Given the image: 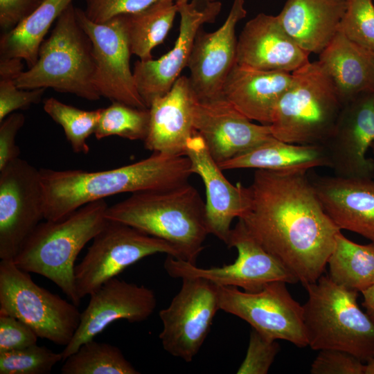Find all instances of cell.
I'll use <instances>...</instances> for the list:
<instances>
[{
  "mask_svg": "<svg viewBox=\"0 0 374 374\" xmlns=\"http://www.w3.org/2000/svg\"><path fill=\"white\" fill-rule=\"evenodd\" d=\"M239 183L238 219L298 283L317 281L341 230L325 212L308 171L257 169L248 186Z\"/></svg>",
  "mask_w": 374,
  "mask_h": 374,
  "instance_id": "6da1fadb",
  "label": "cell"
},
{
  "mask_svg": "<svg viewBox=\"0 0 374 374\" xmlns=\"http://www.w3.org/2000/svg\"><path fill=\"white\" fill-rule=\"evenodd\" d=\"M45 220L62 219L88 203L121 193L161 190L184 185L193 174L186 155L153 152L115 169H39Z\"/></svg>",
  "mask_w": 374,
  "mask_h": 374,
  "instance_id": "7a4b0ae2",
  "label": "cell"
},
{
  "mask_svg": "<svg viewBox=\"0 0 374 374\" xmlns=\"http://www.w3.org/2000/svg\"><path fill=\"white\" fill-rule=\"evenodd\" d=\"M105 217L169 242L184 260L194 265L209 234L206 203L188 182L166 190L132 193L108 206Z\"/></svg>",
  "mask_w": 374,
  "mask_h": 374,
  "instance_id": "3957f363",
  "label": "cell"
},
{
  "mask_svg": "<svg viewBox=\"0 0 374 374\" xmlns=\"http://www.w3.org/2000/svg\"><path fill=\"white\" fill-rule=\"evenodd\" d=\"M108 207L105 199L81 206L68 216L40 222L12 260L20 269L38 274L58 286L78 306L75 261L84 245L103 228Z\"/></svg>",
  "mask_w": 374,
  "mask_h": 374,
  "instance_id": "277c9868",
  "label": "cell"
},
{
  "mask_svg": "<svg viewBox=\"0 0 374 374\" xmlns=\"http://www.w3.org/2000/svg\"><path fill=\"white\" fill-rule=\"evenodd\" d=\"M303 321L312 350L348 352L366 363L374 357V322L357 303L358 292L322 275L304 286Z\"/></svg>",
  "mask_w": 374,
  "mask_h": 374,
  "instance_id": "5b68a950",
  "label": "cell"
},
{
  "mask_svg": "<svg viewBox=\"0 0 374 374\" xmlns=\"http://www.w3.org/2000/svg\"><path fill=\"white\" fill-rule=\"evenodd\" d=\"M95 70L92 42L80 26L71 3L42 43L35 64L19 74L16 84L22 89L51 88L97 100L101 96L93 84Z\"/></svg>",
  "mask_w": 374,
  "mask_h": 374,
  "instance_id": "8992f818",
  "label": "cell"
},
{
  "mask_svg": "<svg viewBox=\"0 0 374 374\" xmlns=\"http://www.w3.org/2000/svg\"><path fill=\"white\" fill-rule=\"evenodd\" d=\"M292 73L269 125L272 135L291 143L323 145L342 107L335 86L317 61Z\"/></svg>",
  "mask_w": 374,
  "mask_h": 374,
  "instance_id": "52a82bcc",
  "label": "cell"
},
{
  "mask_svg": "<svg viewBox=\"0 0 374 374\" xmlns=\"http://www.w3.org/2000/svg\"><path fill=\"white\" fill-rule=\"evenodd\" d=\"M73 303L39 286L12 260L0 262V313L29 326L39 338L66 346L80 321Z\"/></svg>",
  "mask_w": 374,
  "mask_h": 374,
  "instance_id": "ba28073f",
  "label": "cell"
},
{
  "mask_svg": "<svg viewBox=\"0 0 374 374\" xmlns=\"http://www.w3.org/2000/svg\"><path fill=\"white\" fill-rule=\"evenodd\" d=\"M158 253L183 259L180 251L169 242L107 219L82 261L75 266L78 296L82 299L90 295L127 267Z\"/></svg>",
  "mask_w": 374,
  "mask_h": 374,
  "instance_id": "9c48e42d",
  "label": "cell"
},
{
  "mask_svg": "<svg viewBox=\"0 0 374 374\" xmlns=\"http://www.w3.org/2000/svg\"><path fill=\"white\" fill-rule=\"evenodd\" d=\"M226 245L238 251V257L231 264L202 268L168 255L164 269L175 278L199 277L218 286L235 287L249 292H258L273 281L298 283L287 268L253 237L241 220L238 219L231 229Z\"/></svg>",
  "mask_w": 374,
  "mask_h": 374,
  "instance_id": "30bf717a",
  "label": "cell"
},
{
  "mask_svg": "<svg viewBox=\"0 0 374 374\" xmlns=\"http://www.w3.org/2000/svg\"><path fill=\"white\" fill-rule=\"evenodd\" d=\"M287 284L273 281L256 292L217 285L220 310L245 321L267 338L308 346L303 305L292 297Z\"/></svg>",
  "mask_w": 374,
  "mask_h": 374,
  "instance_id": "8fae6325",
  "label": "cell"
},
{
  "mask_svg": "<svg viewBox=\"0 0 374 374\" xmlns=\"http://www.w3.org/2000/svg\"><path fill=\"white\" fill-rule=\"evenodd\" d=\"M181 280L179 291L159 312L163 325L159 339L167 353L190 362L200 350L220 310L218 287L199 277Z\"/></svg>",
  "mask_w": 374,
  "mask_h": 374,
  "instance_id": "7c38bea8",
  "label": "cell"
},
{
  "mask_svg": "<svg viewBox=\"0 0 374 374\" xmlns=\"http://www.w3.org/2000/svg\"><path fill=\"white\" fill-rule=\"evenodd\" d=\"M44 219L39 170L17 158L0 170V258L13 260Z\"/></svg>",
  "mask_w": 374,
  "mask_h": 374,
  "instance_id": "4fadbf2b",
  "label": "cell"
},
{
  "mask_svg": "<svg viewBox=\"0 0 374 374\" xmlns=\"http://www.w3.org/2000/svg\"><path fill=\"white\" fill-rule=\"evenodd\" d=\"M75 15L93 44L96 64L93 84L100 96L112 102L148 108L130 69L132 53L122 15L100 24L91 21L80 8L75 7Z\"/></svg>",
  "mask_w": 374,
  "mask_h": 374,
  "instance_id": "5bb4252c",
  "label": "cell"
},
{
  "mask_svg": "<svg viewBox=\"0 0 374 374\" xmlns=\"http://www.w3.org/2000/svg\"><path fill=\"white\" fill-rule=\"evenodd\" d=\"M177 6L179 30L172 48L159 59L139 60L134 65L136 86L148 108L172 88L181 71L188 66L198 31L204 24L214 22L222 9L219 1L192 0Z\"/></svg>",
  "mask_w": 374,
  "mask_h": 374,
  "instance_id": "9a60e30c",
  "label": "cell"
},
{
  "mask_svg": "<svg viewBox=\"0 0 374 374\" xmlns=\"http://www.w3.org/2000/svg\"><path fill=\"white\" fill-rule=\"evenodd\" d=\"M156 305L157 298L151 289L116 277L107 280L90 294L73 337L61 352L63 361L112 322L119 319L142 322L153 313Z\"/></svg>",
  "mask_w": 374,
  "mask_h": 374,
  "instance_id": "2e32d148",
  "label": "cell"
},
{
  "mask_svg": "<svg viewBox=\"0 0 374 374\" xmlns=\"http://www.w3.org/2000/svg\"><path fill=\"white\" fill-rule=\"evenodd\" d=\"M374 142V91L342 105L334 130L323 145L335 175L374 178V159L366 157Z\"/></svg>",
  "mask_w": 374,
  "mask_h": 374,
  "instance_id": "e0dca14e",
  "label": "cell"
},
{
  "mask_svg": "<svg viewBox=\"0 0 374 374\" xmlns=\"http://www.w3.org/2000/svg\"><path fill=\"white\" fill-rule=\"evenodd\" d=\"M193 127L217 163L240 155L272 139L269 125L251 122L224 97L199 100L193 107Z\"/></svg>",
  "mask_w": 374,
  "mask_h": 374,
  "instance_id": "ac0fdd59",
  "label": "cell"
},
{
  "mask_svg": "<svg viewBox=\"0 0 374 374\" xmlns=\"http://www.w3.org/2000/svg\"><path fill=\"white\" fill-rule=\"evenodd\" d=\"M247 13L244 0H233L226 20L220 28L210 33L202 28L198 31L187 66L197 100L224 97V83L236 63V26Z\"/></svg>",
  "mask_w": 374,
  "mask_h": 374,
  "instance_id": "d6986e66",
  "label": "cell"
},
{
  "mask_svg": "<svg viewBox=\"0 0 374 374\" xmlns=\"http://www.w3.org/2000/svg\"><path fill=\"white\" fill-rule=\"evenodd\" d=\"M310 53L286 33L277 16L259 13L248 21L237 44L236 64L292 73L308 64Z\"/></svg>",
  "mask_w": 374,
  "mask_h": 374,
  "instance_id": "ffe728a7",
  "label": "cell"
},
{
  "mask_svg": "<svg viewBox=\"0 0 374 374\" xmlns=\"http://www.w3.org/2000/svg\"><path fill=\"white\" fill-rule=\"evenodd\" d=\"M309 176L325 212L335 225L374 242V178Z\"/></svg>",
  "mask_w": 374,
  "mask_h": 374,
  "instance_id": "44dd1931",
  "label": "cell"
},
{
  "mask_svg": "<svg viewBox=\"0 0 374 374\" xmlns=\"http://www.w3.org/2000/svg\"><path fill=\"white\" fill-rule=\"evenodd\" d=\"M184 154L190 160L193 174L199 175L205 186L208 233L227 244L231 222L242 211L240 183L233 185L225 177L198 134L187 141Z\"/></svg>",
  "mask_w": 374,
  "mask_h": 374,
  "instance_id": "7402d4cb",
  "label": "cell"
},
{
  "mask_svg": "<svg viewBox=\"0 0 374 374\" xmlns=\"http://www.w3.org/2000/svg\"><path fill=\"white\" fill-rule=\"evenodd\" d=\"M195 99L189 78L181 75L168 92L154 100L149 107L145 148L153 152L185 155L187 141L196 133L193 121Z\"/></svg>",
  "mask_w": 374,
  "mask_h": 374,
  "instance_id": "603a6c76",
  "label": "cell"
},
{
  "mask_svg": "<svg viewBox=\"0 0 374 374\" xmlns=\"http://www.w3.org/2000/svg\"><path fill=\"white\" fill-rule=\"evenodd\" d=\"M292 81V73L235 63L223 85V96L251 121L272 122L276 106Z\"/></svg>",
  "mask_w": 374,
  "mask_h": 374,
  "instance_id": "cb8c5ba5",
  "label": "cell"
},
{
  "mask_svg": "<svg viewBox=\"0 0 374 374\" xmlns=\"http://www.w3.org/2000/svg\"><path fill=\"white\" fill-rule=\"evenodd\" d=\"M346 8V0H287L276 16L303 50L319 54L337 33Z\"/></svg>",
  "mask_w": 374,
  "mask_h": 374,
  "instance_id": "d4e9b609",
  "label": "cell"
},
{
  "mask_svg": "<svg viewBox=\"0 0 374 374\" xmlns=\"http://www.w3.org/2000/svg\"><path fill=\"white\" fill-rule=\"evenodd\" d=\"M333 83L342 105L374 91V54L338 31L317 60Z\"/></svg>",
  "mask_w": 374,
  "mask_h": 374,
  "instance_id": "484cf974",
  "label": "cell"
},
{
  "mask_svg": "<svg viewBox=\"0 0 374 374\" xmlns=\"http://www.w3.org/2000/svg\"><path fill=\"white\" fill-rule=\"evenodd\" d=\"M222 170L254 168L275 171L330 168L323 145L295 144L274 137L253 149L218 163Z\"/></svg>",
  "mask_w": 374,
  "mask_h": 374,
  "instance_id": "4316f807",
  "label": "cell"
},
{
  "mask_svg": "<svg viewBox=\"0 0 374 374\" xmlns=\"http://www.w3.org/2000/svg\"><path fill=\"white\" fill-rule=\"evenodd\" d=\"M73 0H44L30 15L0 39V57L19 58L28 68L38 59L40 46L54 21Z\"/></svg>",
  "mask_w": 374,
  "mask_h": 374,
  "instance_id": "83f0119b",
  "label": "cell"
},
{
  "mask_svg": "<svg viewBox=\"0 0 374 374\" xmlns=\"http://www.w3.org/2000/svg\"><path fill=\"white\" fill-rule=\"evenodd\" d=\"M177 13L175 0H161L139 12L122 15L132 54L142 61L153 59L152 51L163 42Z\"/></svg>",
  "mask_w": 374,
  "mask_h": 374,
  "instance_id": "f1b7e54d",
  "label": "cell"
},
{
  "mask_svg": "<svg viewBox=\"0 0 374 374\" xmlns=\"http://www.w3.org/2000/svg\"><path fill=\"white\" fill-rule=\"evenodd\" d=\"M327 265L332 281L362 292L374 284V242L357 244L339 231Z\"/></svg>",
  "mask_w": 374,
  "mask_h": 374,
  "instance_id": "f546056e",
  "label": "cell"
},
{
  "mask_svg": "<svg viewBox=\"0 0 374 374\" xmlns=\"http://www.w3.org/2000/svg\"><path fill=\"white\" fill-rule=\"evenodd\" d=\"M62 374H139L118 347L93 339L82 344L69 356Z\"/></svg>",
  "mask_w": 374,
  "mask_h": 374,
  "instance_id": "4dcf8cb0",
  "label": "cell"
},
{
  "mask_svg": "<svg viewBox=\"0 0 374 374\" xmlns=\"http://www.w3.org/2000/svg\"><path fill=\"white\" fill-rule=\"evenodd\" d=\"M45 112L64 130L66 138L75 153L87 154L89 147L87 139L94 134L102 108L83 110L66 105L55 98H48L44 102Z\"/></svg>",
  "mask_w": 374,
  "mask_h": 374,
  "instance_id": "1f68e13d",
  "label": "cell"
},
{
  "mask_svg": "<svg viewBox=\"0 0 374 374\" xmlns=\"http://www.w3.org/2000/svg\"><path fill=\"white\" fill-rule=\"evenodd\" d=\"M149 122V108L112 102L107 107L102 108L94 135L98 140L116 135L129 140L144 141Z\"/></svg>",
  "mask_w": 374,
  "mask_h": 374,
  "instance_id": "d6a6232c",
  "label": "cell"
},
{
  "mask_svg": "<svg viewBox=\"0 0 374 374\" xmlns=\"http://www.w3.org/2000/svg\"><path fill=\"white\" fill-rule=\"evenodd\" d=\"M22 71V60L0 57V123L15 111L27 109L42 100L46 88L17 87L16 79Z\"/></svg>",
  "mask_w": 374,
  "mask_h": 374,
  "instance_id": "836d02e7",
  "label": "cell"
},
{
  "mask_svg": "<svg viewBox=\"0 0 374 374\" xmlns=\"http://www.w3.org/2000/svg\"><path fill=\"white\" fill-rule=\"evenodd\" d=\"M60 361H63L61 353L35 344L0 352V374H49Z\"/></svg>",
  "mask_w": 374,
  "mask_h": 374,
  "instance_id": "e575fe53",
  "label": "cell"
},
{
  "mask_svg": "<svg viewBox=\"0 0 374 374\" xmlns=\"http://www.w3.org/2000/svg\"><path fill=\"white\" fill-rule=\"evenodd\" d=\"M346 3L338 31L374 54L373 0H346Z\"/></svg>",
  "mask_w": 374,
  "mask_h": 374,
  "instance_id": "d590c367",
  "label": "cell"
},
{
  "mask_svg": "<svg viewBox=\"0 0 374 374\" xmlns=\"http://www.w3.org/2000/svg\"><path fill=\"white\" fill-rule=\"evenodd\" d=\"M280 350L277 340L270 339L252 329L246 355L238 374H267Z\"/></svg>",
  "mask_w": 374,
  "mask_h": 374,
  "instance_id": "8d00e7d4",
  "label": "cell"
},
{
  "mask_svg": "<svg viewBox=\"0 0 374 374\" xmlns=\"http://www.w3.org/2000/svg\"><path fill=\"white\" fill-rule=\"evenodd\" d=\"M319 351L311 364V374H364L365 363L355 355L336 349Z\"/></svg>",
  "mask_w": 374,
  "mask_h": 374,
  "instance_id": "74e56055",
  "label": "cell"
},
{
  "mask_svg": "<svg viewBox=\"0 0 374 374\" xmlns=\"http://www.w3.org/2000/svg\"><path fill=\"white\" fill-rule=\"evenodd\" d=\"M161 0H84L86 16L95 23H105L121 15L142 10Z\"/></svg>",
  "mask_w": 374,
  "mask_h": 374,
  "instance_id": "f35d334b",
  "label": "cell"
},
{
  "mask_svg": "<svg viewBox=\"0 0 374 374\" xmlns=\"http://www.w3.org/2000/svg\"><path fill=\"white\" fill-rule=\"evenodd\" d=\"M39 337L26 323L0 313V352L21 349L37 344Z\"/></svg>",
  "mask_w": 374,
  "mask_h": 374,
  "instance_id": "ab89813d",
  "label": "cell"
},
{
  "mask_svg": "<svg viewBox=\"0 0 374 374\" xmlns=\"http://www.w3.org/2000/svg\"><path fill=\"white\" fill-rule=\"evenodd\" d=\"M25 122L23 114L13 112L0 123V170L19 158L20 149L16 145V136Z\"/></svg>",
  "mask_w": 374,
  "mask_h": 374,
  "instance_id": "60d3db41",
  "label": "cell"
},
{
  "mask_svg": "<svg viewBox=\"0 0 374 374\" xmlns=\"http://www.w3.org/2000/svg\"><path fill=\"white\" fill-rule=\"evenodd\" d=\"M44 0H0V28L3 33L15 28Z\"/></svg>",
  "mask_w": 374,
  "mask_h": 374,
  "instance_id": "b9f144b4",
  "label": "cell"
},
{
  "mask_svg": "<svg viewBox=\"0 0 374 374\" xmlns=\"http://www.w3.org/2000/svg\"><path fill=\"white\" fill-rule=\"evenodd\" d=\"M361 293L363 296L362 305L365 312L374 322V284Z\"/></svg>",
  "mask_w": 374,
  "mask_h": 374,
  "instance_id": "7bdbcfd3",
  "label": "cell"
},
{
  "mask_svg": "<svg viewBox=\"0 0 374 374\" xmlns=\"http://www.w3.org/2000/svg\"><path fill=\"white\" fill-rule=\"evenodd\" d=\"M364 374H374V357L365 363Z\"/></svg>",
  "mask_w": 374,
  "mask_h": 374,
  "instance_id": "ee69618b",
  "label": "cell"
},
{
  "mask_svg": "<svg viewBox=\"0 0 374 374\" xmlns=\"http://www.w3.org/2000/svg\"><path fill=\"white\" fill-rule=\"evenodd\" d=\"M204 1H208V2H213V1H218V0H204ZM175 1L177 5H179V4H182V3H188V2L190 1V0H175Z\"/></svg>",
  "mask_w": 374,
  "mask_h": 374,
  "instance_id": "f6af8a7d",
  "label": "cell"
},
{
  "mask_svg": "<svg viewBox=\"0 0 374 374\" xmlns=\"http://www.w3.org/2000/svg\"><path fill=\"white\" fill-rule=\"evenodd\" d=\"M371 148L373 152V154H374V142L372 143L371 146Z\"/></svg>",
  "mask_w": 374,
  "mask_h": 374,
  "instance_id": "bcb514c9",
  "label": "cell"
}]
</instances>
